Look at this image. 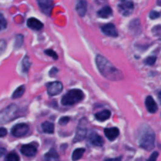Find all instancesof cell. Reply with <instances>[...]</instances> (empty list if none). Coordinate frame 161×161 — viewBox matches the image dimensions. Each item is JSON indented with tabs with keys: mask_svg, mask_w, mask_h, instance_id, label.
Segmentation results:
<instances>
[{
	"mask_svg": "<svg viewBox=\"0 0 161 161\" xmlns=\"http://www.w3.org/2000/svg\"><path fill=\"white\" fill-rule=\"evenodd\" d=\"M95 61L99 72L105 78L111 81H119L124 79L122 72L116 69L105 57L101 54H97Z\"/></svg>",
	"mask_w": 161,
	"mask_h": 161,
	"instance_id": "obj_1",
	"label": "cell"
},
{
	"mask_svg": "<svg viewBox=\"0 0 161 161\" xmlns=\"http://www.w3.org/2000/svg\"><path fill=\"white\" fill-rule=\"evenodd\" d=\"M138 143L142 149L147 151L152 150L155 146V134L148 125L142 127L138 135Z\"/></svg>",
	"mask_w": 161,
	"mask_h": 161,
	"instance_id": "obj_2",
	"label": "cell"
},
{
	"mask_svg": "<svg viewBox=\"0 0 161 161\" xmlns=\"http://www.w3.org/2000/svg\"><path fill=\"white\" fill-rule=\"evenodd\" d=\"M83 97H84V94L83 91L79 89H72L63 96L61 99V104L66 106L68 105L71 106L81 102Z\"/></svg>",
	"mask_w": 161,
	"mask_h": 161,
	"instance_id": "obj_3",
	"label": "cell"
},
{
	"mask_svg": "<svg viewBox=\"0 0 161 161\" xmlns=\"http://www.w3.org/2000/svg\"><path fill=\"white\" fill-rule=\"evenodd\" d=\"M18 107L14 104L9 105L4 109L0 111V124H7L14 120L18 116Z\"/></svg>",
	"mask_w": 161,
	"mask_h": 161,
	"instance_id": "obj_4",
	"label": "cell"
},
{
	"mask_svg": "<svg viewBox=\"0 0 161 161\" xmlns=\"http://www.w3.org/2000/svg\"><path fill=\"white\" fill-rule=\"evenodd\" d=\"M117 8L119 12L122 15L126 16V17L130 16L133 13L134 8H135L133 0H119Z\"/></svg>",
	"mask_w": 161,
	"mask_h": 161,
	"instance_id": "obj_5",
	"label": "cell"
},
{
	"mask_svg": "<svg viewBox=\"0 0 161 161\" xmlns=\"http://www.w3.org/2000/svg\"><path fill=\"white\" fill-rule=\"evenodd\" d=\"M86 136V121L85 119H82L80 121V124L78 126V128L76 130L75 138H74V142H78L83 141Z\"/></svg>",
	"mask_w": 161,
	"mask_h": 161,
	"instance_id": "obj_6",
	"label": "cell"
},
{
	"mask_svg": "<svg viewBox=\"0 0 161 161\" xmlns=\"http://www.w3.org/2000/svg\"><path fill=\"white\" fill-rule=\"evenodd\" d=\"M29 130V127L25 124H19L14 126L12 128L11 133L14 137L17 138H20L25 135H26L28 133Z\"/></svg>",
	"mask_w": 161,
	"mask_h": 161,
	"instance_id": "obj_7",
	"label": "cell"
},
{
	"mask_svg": "<svg viewBox=\"0 0 161 161\" xmlns=\"http://www.w3.org/2000/svg\"><path fill=\"white\" fill-rule=\"evenodd\" d=\"M47 92L50 96H55L61 93L63 90V85L61 82L54 81L49 83L47 85Z\"/></svg>",
	"mask_w": 161,
	"mask_h": 161,
	"instance_id": "obj_8",
	"label": "cell"
},
{
	"mask_svg": "<svg viewBox=\"0 0 161 161\" xmlns=\"http://www.w3.org/2000/svg\"><path fill=\"white\" fill-rule=\"evenodd\" d=\"M41 11L46 15L50 16L53 9V0H36Z\"/></svg>",
	"mask_w": 161,
	"mask_h": 161,
	"instance_id": "obj_9",
	"label": "cell"
},
{
	"mask_svg": "<svg viewBox=\"0 0 161 161\" xmlns=\"http://www.w3.org/2000/svg\"><path fill=\"white\" fill-rule=\"evenodd\" d=\"M102 31L104 34L108 36H111V37H117L118 35H119L116 26L112 23H108L102 26Z\"/></svg>",
	"mask_w": 161,
	"mask_h": 161,
	"instance_id": "obj_10",
	"label": "cell"
},
{
	"mask_svg": "<svg viewBox=\"0 0 161 161\" xmlns=\"http://www.w3.org/2000/svg\"><path fill=\"white\" fill-rule=\"evenodd\" d=\"M20 152L25 157H32L36 156V153H37V149H36V147L34 145H24V146H22L21 149H20Z\"/></svg>",
	"mask_w": 161,
	"mask_h": 161,
	"instance_id": "obj_11",
	"label": "cell"
},
{
	"mask_svg": "<svg viewBox=\"0 0 161 161\" xmlns=\"http://www.w3.org/2000/svg\"><path fill=\"white\" fill-rule=\"evenodd\" d=\"M75 10L80 17H84L87 11V3L86 0H78L75 5Z\"/></svg>",
	"mask_w": 161,
	"mask_h": 161,
	"instance_id": "obj_12",
	"label": "cell"
},
{
	"mask_svg": "<svg viewBox=\"0 0 161 161\" xmlns=\"http://www.w3.org/2000/svg\"><path fill=\"white\" fill-rule=\"evenodd\" d=\"M146 106L148 112L150 113H155L158 110L157 102L153 99L152 96H148L146 99Z\"/></svg>",
	"mask_w": 161,
	"mask_h": 161,
	"instance_id": "obj_13",
	"label": "cell"
},
{
	"mask_svg": "<svg viewBox=\"0 0 161 161\" xmlns=\"http://www.w3.org/2000/svg\"><path fill=\"white\" fill-rule=\"evenodd\" d=\"M89 142L94 146L101 147L104 145V140L96 132H91L89 135Z\"/></svg>",
	"mask_w": 161,
	"mask_h": 161,
	"instance_id": "obj_14",
	"label": "cell"
},
{
	"mask_svg": "<svg viewBox=\"0 0 161 161\" xmlns=\"http://www.w3.org/2000/svg\"><path fill=\"white\" fill-rule=\"evenodd\" d=\"M104 133L109 141H114L119 136V130L117 127H111V128L105 129Z\"/></svg>",
	"mask_w": 161,
	"mask_h": 161,
	"instance_id": "obj_15",
	"label": "cell"
},
{
	"mask_svg": "<svg viewBox=\"0 0 161 161\" xmlns=\"http://www.w3.org/2000/svg\"><path fill=\"white\" fill-rule=\"evenodd\" d=\"M27 25L28 28H31L33 30H36L39 31L43 28V24L38 19L34 18V17H31L27 20Z\"/></svg>",
	"mask_w": 161,
	"mask_h": 161,
	"instance_id": "obj_16",
	"label": "cell"
},
{
	"mask_svg": "<svg viewBox=\"0 0 161 161\" xmlns=\"http://www.w3.org/2000/svg\"><path fill=\"white\" fill-rule=\"evenodd\" d=\"M113 14V10L111 8L108 6L102 7V9L97 11V16L101 18H108Z\"/></svg>",
	"mask_w": 161,
	"mask_h": 161,
	"instance_id": "obj_17",
	"label": "cell"
},
{
	"mask_svg": "<svg viewBox=\"0 0 161 161\" xmlns=\"http://www.w3.org/2000/svg\"><path fill=\"white\" fill-rule=\"evenodd\" d=\"M129 28L130 31H131L134 34H138L141 32V23L138 19H135V20H132L129 25Z\"/></svg>",
	"mask_w": 161,
	"mask_h": 161,
	"instance_id": "obj_18",
	"label": "cell"
},
{
	"mask_svg": "<svg viewBox=\"0 0 161 161\" xmlns=\"http://www.w3.org/2000/svg\"><path fill=\"white\" fill-rule=\"evenodd\" d=\"M110 116H111V113L108 110H104V111L100 112L95 114V118L97 120L103 122V121L107 120L109 119Z\"/></svg>",
	"mask_w": 161,
	"mask_h": 161,
	"instance_id": "obj_19",
	"label": "cell"
},
{
	"mask_svg": "<svg viewBox=\"0 0 161 161\" xmlns=\"http://www.w3.org/2000/svg\"><path fill=\"white\" fill-rule=\"evenodd\" d=\"M42 129L44 133L53 134L54 132V125L49 121H45L42 124Z\"/></svg>",
	"mask_w": 161,
	"mask_h": 161,
	"instance_id": "obj_20",
	"label": "cell"
},
{
	"mask_svg": "<svg viewBox=\"0 0 161 161\" xmlns=\"http://www.w3.org/2000/svg\"><path fill=\"white\" fill-rule=\"evenodd\" d=\"M25 86L21 85V86H19L18 88H17V89L15 90V91L13 93L12 98L17 99L19 98V97H22V96L24 95V94H25Z\"/></svg>",
	"mask_w": 161,
	"mask_h": 161,
	"instance_id": "obj_21",
	"label": "cell"
},
{
	"mask_svg": "<svg viewBox=\"0 0 161 161\" xmlns=\"http://www.w3.org/2000/svg\"><path fill=\"white\" fill-rule=\"evenodd\" d=\"M84 153H85V149H83V148H80V149H76L75 150H74V152L72 153V160L73 161L79 160L82 157H83Z\"/></svg>",
	"mask_w": 161,
	"mask_h": 161,
	"instance_id": "obj_22",
	"label": "cell"
},
{
	"mask_svg": "<svg viewBox=\"0 0 161 161\" xmlns=\"http://www.w3.org/2000/svg\"><path fill=\"white\" fill-rule=\"evenodd\" d=\"M30 67H31V61H30L29 58L28 56H25L24 58L23 61H22V69H23V72H28L29 70Z\"/></svg>",
	"mask_w": 161,
	"mask_h": 161,
	"instance_id": "obj_23",
	"label": "cell"
},
{
	"mask_svg": "<svg viewBox=\"0 0 161 161\" xmlns=\"http://www.w3.org/2000/svg\"><path fill=\"white\" fill-rule=\"evenodd\" d=\"M5 161H20V157L16 153H9L5 158Z\"/></svg>",
	"mask_w": 161,
	"mask_h": 161,
	"instance_id": "obj_24",
	"label": "cell"
},
{
	"mask_svg": "<svg viewBox=\"0 0 161 161\" xmlns=\"http://www.w3.org/2000/svg\"><path fill=\"white\" fill-rule=\"evenodd\" d=\"M58 157V153H57V152L53 149H52L50 152L47 153L45 155V159L47 161L50 160H53V159H57Z\"/></svg>",
	"mask_w": 161,
	"mask_h": 161,
	"instance_id": "obj_25",
	"label": "cell"
},
{
	"mask_svg": "<svg viewBox=\"0 0 161 161\" xmlns=\"http://www.w3.org/2000/svg\"><path fill=\"white\" fill-rule=\"evenodd\" d=\"M23 42H24V37L22 35H18L17 36L15 39V43H14V47L15 48H20L22 45H23Z\"/></svg>",
	"mask_w": 161,
	"mask_h": 161,
	"instance_id": "obj_26",
	"label": "cell"
},
{
	"mask_svg": "<svg viewBox=\"0 0 161 161\" xmlns=\"http://www.w3.org/2000/svg\"><path fill=\"white\" fill-rule=\"evenodd\" d=\"M7 27V21L2 14H0V31L6 29Z\"/></svg>",
	"mask_w": 161,
	"mask_h": 161,
	"instance_id": "obj_27",
	"label": "cell"
},
{
	"mask_svg": "<svg viewBox=\"0 0 161 161\" xmlns=\"http://www.w3.org/2000/svg\"><path fill=\"white\" fill-rule=\"evenodd\" d=\"M156 61H157V57L151 56L146 58V59L145 60L144 63L146 64H147V65H153V64H155Z\"/></svg>",
	"mask_w": 161,
	"mask_h": 161,
	"instance_id": "obj_28",
	"label": "cell"
},
{
	"mask_svg": "<svg viewBox=\"0 0 161 161\" xmlns=\"http://www.w3.org/2000/svg\"><path fill=\"white\" fill-rule=\"evenodd\" d=\"M152 32L155 36H161V25H157V26L154 27L152 29Z\"/></svg>",
	"mask_w": 161,
	"mask_h": 161,
	"instance_id": "obj_29",
	"label": "cell"
},
{
	"mask_svg": "<svg viewBox=\"0 0 161 161\" xmlns=\"http://www.w3.org/2000/svg\"><path fill=\"white\" fill-rule=\"evenodd\" d=\"M45 53H46V54L48 55V56H50V57H51V58H53V59H55V60H57L58 58V54H57V53H55V51H53V50H46Z\"/></svg>",
	"mask_w": 161,
	"mask_h": 161,
	"instance_id": "obj_30",
	"label": "cell"
},
{
	"mask_svg": "<svg viewBox=\"0 0 161 161\" xmlns=\"http://www.w3.org/2000/svg\"><path fill=\"white\" fill-rule=\"evenodd\" d=\"M160 17V13L157 12V11H151L150 14H149V17H150V19H152V20H155V19L159 18Z\"/></svg>",
	"mask_w": 161,
	"mask_h": 161,
	"instance_id": "obj_31",
	"label": "cell"
},
{
	"mask_svg": "<svg viewBox=\"0 0 161 161\" xmlns=\"http://www.w3.org/2000/svg\"><path fill=\"white\" fill-rule=\"evenodd\" d=\"M69 117H67V116H64V117H62L61 118V119H59V124L60 125H65L66 124H68V122L69 121Z\"/></svg>",
	"mask_w": 161,
	"mask_h": 161,
	"instance_id": "obj_32",
	"label": "cell"
},
{
	"mask_svg": "<svg viewBox=\"0 0 161 161\" xmlns=\"http://www.w3.org/2000/svg\"><path fill=\"white\" fill-rule=\"evenodd\" d=\"M6 47V42L4 39L0 40V53H3Z\"/></svg>",
	"mask_w": 161,
	"mask_h": 161,
	"instance_id": "obj_33",
	"label": "cell"
},
{
	"mask_svg": "<svg viewBox=\"0 0 161 161\" xmlns=\"http://www.w3.org/2000/svg\"><path fill=\"white\" fill-rule=\"evenodd\" d=\"M158 156H159L158 152L153 153V154L150 156V157H149L148 161H157V157H158Z\"/></svg>",
	"mask_w": 161,
	"mask_h": 161,
	"instance_id": "obj_34",
	"label": "cell"
},
{
	"mask_svg": "<svg viewBox=\"0 0 161 161\" xmlns=\"http://www.w3.org/2000/svg\"><path fill=\"white\" fill-rule=\"evenodd\" d=\"M7 135V130L4 127H0V138H3Z\"/></svg>",
	"mask_w": 161,
	"mask_h": 161,
	"instance_id": "obj_35",
	"label": "cell"
},
{
	"mask_svg": "<svg viewBox=\"0 0 161 161\" xmlns=\"http://www.w3.org/2000/svg\"><path fill=\"white\" fill-rule=\"evenodd\" d=\"M6 153V149L5 148H0V157H3Z\"/></svg>",
	"mask_w": 161,
	"mask_h": 161,
	"instance_id": "obj_36",
	"label": "cell"
},
{
	"mask_svg": "<svg viewBox=\"0 0 161 161\" xmlns=\"http://www.w3.org/2000/svg\"><path fill=\"white\" fill-rule=\"evenodd\" d=\"M105 161H121V157H119V158H114V159H108Z\"/></svg>",
	"mask_w": 161,
	"mask_h": 161,
	"instance_id": "obj_37",
	"label": "cell"
},
{
	"mask_svg": "<svg viewBox=\"0 0 161 161\" xmlns=\"http://www.w3.org/2000/svg\"><path fill=\"white\" fill-rule=\"evenodd\" d=\"M157 96H158V98H159V100H160V102L161 103V91L158 93V95H157Z\"/></svg>",
	"mask_w": 161,
	"mask_h": 161,
	"instance_id": "obj_38",
	"label": "cell"
},
{
	"mask_svg": "<svg viewBox=\"0 0 161 161\" xmlns=\"http://www.w3.org/2000/svg\"><path fill=\"white\" fill-rule=\"evenodd\" d=\"M157 5H158V6H161V0H157Z\"/></svg>",
	"mask_w": 161,
	"mask_h": 161,
	"instance_id": "obj_39",
	"label": "cell"
}]
</instances>
